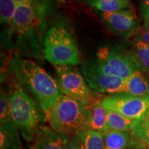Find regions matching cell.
<instances>
[{
	"label": "cell",
	"instance_id": "obj_1",
	"mask_svg": "<svg viewBox=\"0 0 149 149\" xmlns=\"http://www.w3.org/2000/svg\"><path fill=\"white\" fill-rule=\"evenodd\" d=\"M57 6V0L18 4L3 42L15 53L42 62L44 59V37L58 16Z\"/></svg>",
	"mask_w": 149,
	"mask_h": 149
},
{
	"label": "cell",
	"instance_id": "obj_2",
	"mask_svg": "<svg viewBox=\"0 0 149 149\" xmlns=\"http://www.w3.org/2000/svg\"><path fill=\"white\" fill-rule=\"evenodd\" d=\"M8 69L19 85L31 93L40 109L45 113L64 95L57 81L34 59L24 58L14 53L8 59Z\"/></svg>",
	"mask_w": 149,
	"mask_h": 149
},
{
	"label": "cell",
	"instance_id": "obj_3",
	"mask_svg": "<svg viewBox=\"0 0 149 149\" xmlns=\"http://www.w3.org/2000/svg\"><path fill=\"white\" fill-rule=\"evenodd\" d=\"M44 59L54 66H77L80 62L77 43L69 20L59 15L48 29L44 41Z\"/></svg>",
	"mask_w": 149,
	"mask_h": 149
},
{
	"label": "cell",
	"instance_id": "obj_4",
	"mask_svg": "<svg viewBox=\"0 0 149 149\" xmlns=\"http://www.w3.org/2000/svg\"><path fill=\"white\" fill-rule=\"evenodd\" d=\"M91 101L77 100L64 95L46 113L52 129L68 137L86 130Z\"/></svg>",
	"mask_w": 149,
	"mask_h": 149
},
{
	"label": "cell",
	"instance_id": "obj_5",
	"mask_svg": "<svg viewBox=\"0 0 149 149\" xmlns=\"http://www.w3.org/2000/svg\"><path fill=\"white\" fill-rule=\"evenodd\" d=\"M8 96L12 122L26 140H33L43 120L38 104L21 85L15 86Z\"/></svg>",
	"mask_w": 149,
	"mask_h": 149
},
{
	"label": "cell",
	"instance_id": "obj_6",
	"mask_svg": "<svg viewBox=\"0 0 149 149\" xmlns=\"http://www.w3.org/2000/svg\"><path fill=\"white\" fill-rule=\"evenodd\" d=\"M105 109L111 110L122 116L132 119H140L149 108V96H136L126 93L109 95L102 100Z\"/></svg>",
	"mask_w": 149,
	"mask_h": 149
},
{
	"label": "cell",
	"instance_id": "obj_7",
	"mask_svg": "<svg viewBox=\"0 0 149 149\" xmlns=\"http://www.w3.org/2000/svg\"><path fill=\"white\" fill-rule=\"evenodd\" d=\"M55 70L57 81L65 95L80 100H93V90L74 66L59 65L55 66Z\"/></svg>",
	"mask_w": 149,
	"mask_h": 149
},
{
	"label": "cell",
	"instance_id": "obj_8",
	"mask_svg": "<svg viewBox=\"0 0 149 149\" xmlns=\"http://www.w3.org/2000/svg\"><path fill=\"white\" fill-rule=\"evenodd\" d=\"M80 70L86 82L93 91L110 95L124 93L126 79L104 73L99 69L95 60L83 61Z\"/></svg>",
	"mask_w": 149,
	"mask_h": 149
},
{
	"label": "cell",
	"instance_id": "obj_9",
	"mask_svg": "<svg viewBox=\"0 0 149 149\" xmlns=\"http://www.w3.org/2000/svg\"><path fill=\"white\" fill-rule=\"evenodd\" d=\"M97 59L104 61L113 68L118 77L127 79L139 70L129 51H121L119 48L106 46L97 52Z\"/></svg>",
	"mask_w": 149,
	"mask_h": 149
},
{
	"label": "cell",
	"instance_id": "obj_10",
	"mask_svg": "<svg viewBox=\"0 0 149 149\" xmlns=\"http://www.w3.org/2000/svg\"><path fill=\"white\" fill-rule=\"evenodd\" d=\"M97 13L108 29L117 36L128 39L138 31V18L135 12L130 9H124L111 13L97 11Z\"/></svg>",
	"mask_w": 149,
	"mask_h": 149
},
{
	"label": "cell",
	"instance_id": "obj_11",
	"mask_svg": "<svg viewBox=\"0 0 149 149\" xmlns=\"http://www.w3.org/2000/svg\"><path fill=\"white\" fill-rule=\"evenodd\" d=\"M68 137L51 128L41 126L35 137L33 149H66Z\"/></svg>",
	"mask_w": 149,
	"mask_h": 149
},
{
	"label": "cell",
	"instance_id": "obj_12",
	"mask_svg": "<svg viewBox=\"0 0 149 149\" xmlns=\"http://www.w3.org/2000/svg\"><path fill=\"white\" fill-rule=\"evenodd\" d=\"M86 130H95L103 133L107 132V113L100 100L91 101Z\"/></svg>",
	"mask_w": 149,
	"mask_h": 149
},
{
	"label": "cell",
	"instance_id": "obj_13",
	"mask_svg": "<svg viewBox=\"0 0 149 149\" xmlns=\"http://www.w3.org/2000/svg\"><path fill=\"white\" fill-rule=\"evenodd\" d=\"M0 149H22L19 130L13 122L1 124Z\"/></svg>",
	"mask_w": 149,
	"mask_h": 149
},
{
	"label": "cell",
	"instance_id": "obj_14",
	"mask_svg": "<svg viewBox=\"0 0 149 149\" xmlns=\"http://www.w3.org/2000/svg\"><path fill=\"white\" fill-rule=\"evenodd\" d=\"M144 74L137 70L126 79L124 93L136 96H149V79Z\"/></svg>",
	"mask_w": 149,
	"mask_h": 149
},
{
	"label": "cell",
	"instance_id": "obj_15",
	"mask_svg": "<svg viewBox=\"0 0 149 149\" xmlns=\"http://www.w3.org/2000/svg\"><path fill=\"white\" fill-rule=\"evenodd\" d=\"M132 57L144 74H149V44L135 38L133 46L128 50Z\"/></svg>",
	"mask_w": 149,
	"mask_h": 149
},
{
	"label": "cell",
	"instance_id": "obj_16",
	"mask_svg": "<svg viewBox=\"0 0 149 149\" xmlns=\"http://www.w3.org/2000/svg\"><path fill=\"white\" fill-rule=\"evenodd\" d=\"M107 117V132L130 131L138 120H132L121 115L116 112L106 109Z\"/></svg>",
	"mask_w": 149,
	"mask_h": 149
},
{
	"label": "cell",
	"instance_id": "obj_17",
	"mask_svg": "<svg viewBox=\"0 0 149 149\" xmlns=\"http://www.w3.org/2000/svg\"><path fill=\"white\" fill-rule=\"evenodd\" d=\"M86 2L95 10L104 13H111L131 7L130 0H86Z\"/></svg>",
	"mask_w": 149,
	"mask_h": 149
},
{
	"label": "cell",
	"instance_id": "obj_18",
	"mask_svg": "<svg viewBox=\"0 0 149 149\" xmlns=\"http://www.w3.org/2000/svg\"><path fill=\"white\" fill-rule=\"evenodd\" d=\"M81 149H104V133L91 130H84L77 134Z\"/></svg>",
	"mask_w": 149,
	"mask_h": 149
},
{
	"label": "cell",
	"instance_id": "obj_19",
	"mask_svg": "<svg viewBox=\"0 0 149 149\" xmlns=\"http://www.w3.org/2000/svg\"><path fill=\"white\" fill-rule=\"evenodd\" d=\"M130 131H111L104 133V149H125L130 143Z\"/></svg>",
	"mask_w": 149,
	"mask_h": 149
},
{
	"label": "cell",
	"instance_id": "obj_20",
	"mask_svg": "<svg viewBox=\"0 0 149 149\" xmlns=\"http://www.w3.org/2000/svg\"><path fill=\"white\" fill-rule=\"evenodd\" d=\"M132 137L149 146V108L144 115L137 120V124L130 130Z\"/></svg>",
	"mask_w": 149,
	"mask_h": 149
},
{
	"label": "cell",
	"instance_id": "obj_21",
	"mask_svg": "<svg viewBox=\"0 0 149 149\" xmlns=\"http://www.w3.org/2000/svg\"><path fill=\"white\" fill-rule=\"evenodd\" d=\"M13 0H0V22L3 26H8L13 18L17 7Z\"/></svg>",
	"mask_w": 149,
	"mask_h": 149
},
{
	"label": "cell",
	"instance_id": "obj_22",
	"mask_svg": "<svg viewBox=\"0 0 149 149\" xmlns=\"http://www.w3.org/2000/svg\"><path fill=\"white\" fill-rule=\"evenodd\" d=\"M12 122L9 104L8 93L1 90L0 96V123L1 124L4 123Z\"/></svg>",
	"mask_w": 149,
	"mask_h": 149
},
{
	"label": "cell",
	"instance_id": "obj_23",
	"mask_svg": "<svg viewBox=\"0 0 149 149\" xmlns=\"http://www.w3.org/2000/svg\"><path fill=\"white\" fill-rule=\"evenodd\" d=\"M139 8L143 19L147 21L149 19V0H140Z\"/></svg>",
	"mask_w": 149,
	"mask_h": 149
},
{
	"label": "cell",
	"instance_id": "obj_24",
	"mask_svg": "<svg viewBox=\"0 0 149 149\" xmlns=\"http://www.w3.org/2000/svg\"><path fill=\"white\" fill-rule=\"evenodd\" d=\"M66 149H81L77 134L70 136L68 142H67Z\"/></svg>",
	"mask_w": 149,
	"mask_h": 149
},
{
	"label": "cell",
	"instance_id": "obj_25",
	"mask_svg": "<svg viewBox=\"0 0 149 149\" xmlns=\"http://www.w3.org/2000/svg\"><path fill=\"white\" fill-rule=\"evenodd\" d=\"M135 38L149 44V28L144 27V29L135 37Z\"/></svg>",
	"mask_w": 149,
	"mask_h": 149
},
{
	"label": "cell",
	"instance_id": "obj_26",
	"mask_svg": "<svg viewBox=\"0 0 149 149\" xmlns=\"http://www.w3.org/2000/svg\"><path fill=\"white\" fill-rule=\"evenodd\" d=\"M13 1L17 3V4H22V3H29V2H32V1H40V0H13Z\"/></svg>",
	"mask_w": 149,
	"mask_h": 149
},
{
	"label": "cell",
	"instance_id": "obj_27",
	"mask_svg": "<svg viewBox=\"0 0 149 149\" xmlns=\"http://www.w3.org/2000/svg\"><path fill=\"white\" fill-rule=\"evenodd\" d=\"M144 27L145 28H149V19L147 21L145 22V24H144Z\"/></svg>",
	"mask_w": 149,
	"mask_h": 149
}]
</instances>
